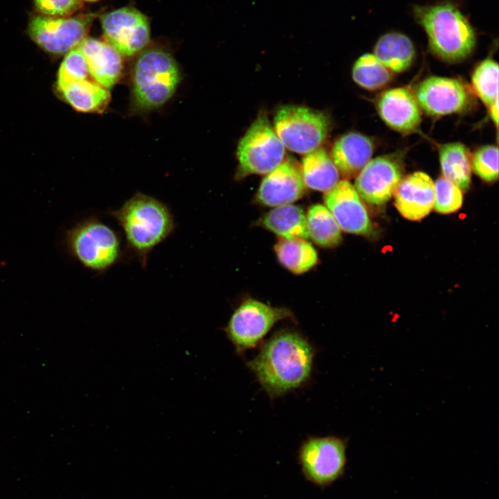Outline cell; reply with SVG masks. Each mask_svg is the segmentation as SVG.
Returning <instances> with one entry per match:
<instances>
[{
    "instance_id": "31",
    "label": "cell",
    "mask_w": 499,
    "mask_h": 499,
    "mask_svg": "<svg viewBox=\"0 0 499 499\" xmlns=\"http://www.w3.org/2000/svg\"><path fill=\"white\" fill-rule=\"evenodd\" d=\"M471 166L474 172L487 182H493L498 177V149L493 145L478 148L473 155Z\"/></svg>"
},
{
    "instance_id": "19",
    "label": "cell",
    "mask_w": 499,
    "mask_h": 499,
    "mask_svg": "<svg viewBox=\"0 0 499 499\" xmlns=\"http://www.w3.org/2000/svg\"><path fill=\"white\" fill-rule=\"evenodd\" d=\"M373 152L374 144L369 138L358 132H349L335 141L331 158L339 173L351 178L357 176L371 160Z\"/></svg>"
},
{
    "instance_id": "25",
    "label": "cell",
    "mask_w": 499,
    "mask_h": 499,
    "mask_svg": "<svg viewBox=\"0 0 499 499\" xmlns=\"http://www.w3.org/2000/svg\"><path fill=\"white\" fill-rule=\"evenodd\" d=\"M280 263L290 272L300 274L310 270L318 261L313 245L304 238H280L274 246Z\"/></svg>"
},
{
    "instance_id": "12",
    "label": "cell",
    "mask_w": 499,
    "mask_h": 499,
    "mask_svg": "<svg viewBox=\"0 0 499 499\" xmlns=\"http://www.w3.org/2000/svg\"><path fill=\"white\" fill-rule=\"evenodd\" d=\"M419 106L431 116L460 112L470 103L468 89L459 80L431 76L421 81L415 90Z\"/></svg>"
},
{
    "instance_id": "16",
    "label": "cell",
    "mask_w": 499,
    "mask_h": 499,
    "mask_svg": "<svg viewBox=\"0 0 499 499\" xmlns=\"http://www.w3.org/2000/svg\"><path fill=\"white\" fill-rule=\"evenodd\" d=\"M394 193L396 207L408 220H420L433 207L434 182L423 172H414L401 179Z\"/></svg>"
},
{
    "instance_id": "4",
    "label": "cell",
    "mask_w": 499,
    "mask_h": 499,
    "mask_svg": "<svg viewBox=\"0 0 499 499\" xmlns=\"http://www.w3.org/2000/svg\"><path fill=\"white\" fill-rule=\"evenodd\" d=\"M180 79L177 63L169 52L159 48L142 51L132 72L134 110L146 112L163 106L173 96Z\"/></svg>"
},
{
    "instance_id": "20",
    "label": "cell",
    "mask_w": 499,
    "mask_h": 499,
    "mask_svg": "<svg viewBox=\"0 0 499 499\" xmlns=\"http://www.w3.org/2000/svg\"><path fill=\"white\" fill-rule=\"evenodd\" d=\"M58 93L68 105L83 113H101L107 107L111 95L92 78L86 79L57 88Z\"/></svg>"
},
{
    "instance_id": "27",
    "label": "cell",
    "mask_w": 499,
    "mask_h": 499,
    "mask_svg": "<svg viewBox=\"0 0 499 499\" xmlns=\"http://www.w3.org/2000/svg\"><path fill=\"white\" fill-rule=\"evenodd\" d=\"M352 78L360 87L374 90L385 86L392 79V73L373 54L366 53L354 63Z\"/></svg>"
},
{
    "instance_id": "26",
    "label": "cell",
    "mask_w": 499,
    "mask_h": 499,
    "mask_svg": "<svg viewBox=\"0 0 499 499\" xmlns=\"http://www.w3.org/2000/svg\"><path fill=\"white\" fill-rule=\"evenodd\" d=\"M306 217L308 238L315 244L326 248L340 244L341 229L325 206L319 204L311 206Z\"/></svg>"
},
{
    "instance_id": "10",
    "label": "cell",
    "mask_w": 499,
    "mask_h": 499,
    "mask_svg": "<svg viewBox=\"0 0 499 499\" xmlns=\"http://www.w3.org/2000/svg\"><path fill=\"white\" fill-rule=\"evenodd\" d=\"M94 15L55 17L33 16L28 33L42 49L53 55H63L78 47L87 37Z\"/></svg>"
},
{
    "instance_id": "24",
    "label": "cell",
    "mask_w": 499,
    "mask_h": 499,
    "mask_svg": "<svg viewBox=\"0 0 499 499\" xmlns=\"http://www.w3.org/2000/svg\"><path fill=\"white\" fill-rule=\"evenodd\" d=\"M439 161L443 177L462 191L471 184V159L466 148L461 143H446L439 148Z\"/></svg>"
},
{
    "instance_id": "29",
    "label": "cell",
    "mask_w": 499,
    "mask_h": 499,
    "mask_svg": "<svg viewBox=\"0 0 499 499\" xmlns=\"http://www.w3.org/2000/svg\"><path fill=\"white\" fill-rule=\"evenodd\" d=\"M90 78L87 60L78 46L66 53L58 70L56 87Z\"/></svg>"
},
{
    "instance_id": "28",
    "label": "cell",
    "mask_w": 499,
    "mask_h": 499,
    "mask_svg": "<svg viewBox=\"0 0 499 499\" xmlns=\"http://www.w3.org/2000/svg\"><path fill=\"white\" fill-rule=\"evenodd\" d=\"M477 95L488 106L498 99V64L491 58L481 62L472 75Z\"/></svg>"
},
{
    "instance_id": "8",
    "label": "cell",
    "mask_w": 499,
    "mask_h": 499,
    "mask_svg": "<svg viewBox=\"0 0 499 499\" xmlns=\"http://www.w3.org/2000/svg\"><path fill=\"white\" fill-rule=\"evenodd\" d=\"M236 155L237 179L266 175L283 161L285 147L265 115L259 116L240 139Z\"/></svg>"
},
{
    "instance_id": "30",
    "label": "cell",
    "mask_w": 499,
    "mask_h": 499,
    "mask_svg": "<svg viewBox=\"0 0 499 499\" xmlns=\"http://www.w3.org/2000/svg\"><path fill=\"white\" fill-rule=\"evenodd\" d=\"M435 196L433 207L444 214L459 209L463 202L462 191L450 180L441 177L434 183Z\"/></svg>"
},
{
    "instance_id": "17",
    "label": "cell",
    "mask_w": 499,
    "mask_h": 499,
    "mask_svg": "<svg viewBox=\"0 0 499 499\" xmlns=\"http://www.w3.org/2000/svg\"><path fill=\"white\" fill-rule=\"evenodd\" d=\"M377 110L383 121L401 132L415 130L421 122L419 106L411 91L403 87L382 93L377 100Z\"/></svg>"
},
{
    "instance_id": "6",
    "label": "cell",
    "mask_w": 499,
    "mask_h": 499,
    "mask_svg": "<svg viewBox=\"0 0 499 499\" xmlns=\"http://www.w3.org/2000/svg\"><path fill=\"white\" fill-rule=\"evenodd\" d=\"M274 130L285 148L306 155L320 147L330 128L329 117L306 107H281L274 118Z\"/></svg>"
},
{
    "instance_id": "15",
    "label": "cell",
    "mask_w": 499,
    "mask_h": 499,
    "mask_svg": "<svg viewBox=\"0 0 499 499\" xmlns=\"http://www.w3.org/2000/svg\"><path fill=\"white\" fill-rule=\"evenodd\" d=\"M305 188L300 167L286 157L262 180L256 202L272 207L292 204L304 195Z\"/></svg>"
},
{
    "instance_id": "23",
    "label": "cell",
    "mask_w": 499,
    "mask_h": 499,
    "mask_svg": "<svg viewBox=\"0 0 499 499\" xmlns=\"http://www.w3.org/2000/svg\"><path fill=\"white\" fill-rule=\"evenodd\" d=\"M300 169L305 186L313 190L326 193L339 182L340 173L322 147L305 155Z\"/></svg>"
},
{
    "instance_id": "2",
    "label": "cell",
    "mask_w": 499,
    "mask_h": 499,
    "mask_svg": "<svg viewBox=\"0 0 499 499\" xmlns=\"http://www.w3.org/2000/svg\"><path fill=\"white\" fill-rule=\"evenodd\" d=\"M107 213L122 229L126 250L143 268L146 267L152 250L170 236L177 225L167 204L141 192Z\"/></svg>"
},
{
    "instance_id": "32",
    "label": "cell",
    "mask_w": 499,
    "mask_h": 499,
    "mask_svg": "<svg viewBox=\"0 0 499 499\" xmlns=\"http://www.w3.org/2000/svg\"><path fill=\"white\" fill-rule=\"evenodd\" d=\"M81 0H35L37 11L42 15L68 17L80 8Z\"/></svg>"
},
{
    "instance_id": "11",
    "label": "cell",
    "mask_w": 499,
    "mask_h": 499,
    "mask_svg": "<svg viewBox=\"0 0 499 499\" xmlns=\"http://www.w3.org/2000/svg\"><path fill=\"white\" fill-rule=\"evenodd\" d=\"M101 25L106 42L122 56L141 52L150 40L148 19L134 8L123 7L105 14Z\"/></svg>"
},
{
    "instance_id": "5",
    "label": "cell",
    "mask_w": 499,
    "mask_h": 499,
    "mask_svg": "<svg viewBox=\"0 0 499 499\" xmlns=\"http://www.w3.org/2000/svg\"><path fill=\"white\" fill-rule=\"evenodd\" d=\"M65 241L71 255L91 271L103 273L123 259L124 252L119 234L94 216L70 228Z\"/></svg>"
},
{
    "instance_id": "22",
    "label": "cell",
    "mask_w": 499,
    "mask_h": 499,
    "mask_svg": "<svg viewBox=\"0 0 499 499\" xmlns=\"http://www.w3.org/2000/svg\"><path fill=\"white\" fill-rule=\"evenodd\" d=\"M259 223L281 238H308L306 214L300 207L292 204L273 207Z\"/></svg>"
},
{
    "instance_id": "21",
    "label": "cell",
    "mask_w": 499,
    "mask_h": 499,
    "mask_svg": "<svg viewBox=\"0 0 499 499\" xmlns=\"http://www.w3.org/2000/svg\"><path fill=\"white\" fill-rule=\"evenodd\" d=\"M373 55L391 71L401 72L413 62L415 49L407 35L392 31L378 38Z\"/></svg>"
},
{
    "instance_id": "18",
    "label": "cell",
    "mask_w": 499,
    "mask_h": 499,
    "mask_svg": "<svg viewBox=\"0 0 499 499\" xmlns=\"http://www.w3.org/2000/svg\"><path fill=\"white\" fill-rule=\"evenodd\" d=\"M79 47L85 57L91 78L110 90L122 76V55L106 41L92 37H87Z\"/></svg>"
},
{
    "instance_id": "34",
    "label": "cell",
    "mask_w": 499,
    "mask_h": 499,
    "mask_svg": "<svg viewBox=\"0 0 499 499\" xmlns=\"http://www.w3.org/2000/svg\"><path fill=\"white\" fill-rule=\"evenodd\" d=\"M84 1H98V0H84Z\"/></svg>"
},
{
    "instance_id": "1",
    "label": "cell",
    "mask_w": 499,
    "mask_h": 499,
    "mask_svg": "<svg viewBox=\"0 0 499 499\" xmlns=\"http://www.w3.org/2000/svg\"><path fill=\"white\" fill-rule=\"evenodd\" d=\"M313 357L312 346L301 334L282 330L266 340L247 365L265 391L275 397L307 382Z\"/></svg>"
},
{
    "instance_id": "33",
    "label": "cell",
    "mask_w": 499,
    "mask_h": 499,
    "mask_svg": "<svg viewBox=\"0 0 499 499\" xmlns=\"http://www.w3.org/2000/svg\"><path fill=\"white\" fill-rule=\"evenodd\" d=\"M489 113L490 116L496 124V127H498V99L496 100L494 103H493L491 105L489 106Z\"/></svg>"
},
{
    "instance_id": "3",
    "label": "cell",
    "mask_w": 499,
    "mask_h": 499,
    "mask_svg": "<svg viewBox=\"0 0 499 499\" xmlns=\"http://www.w3.org/2000/svg\"><path fill=\"white\" fill-rule=\"evenodd\" d=\"M416 21L424 29L430 50L441 59L457 62L466 58L476 44L475 30L467 17L450 1L415 6Z\"/></svg>"
},
{
    "instance_id": "13",
    "label": "cell",
    "mask_w": 499,
    "mask_h": 499,
    "mask_svg": "<svg viewBox=\"0 0 499 499\" xmlns=\"http://www.w3.org/2000/svg\"><path fill=\"white\" fill-rule=\"evenodd\" d=\"M402 179V168L392 156L371 159L357 175L354 188L359 196L373 205H382L390 200Z\"/></svg>"
},
{
    "instance_id": "14",
    "label": "cell",
    "mask_w": 499,
    "mask_h": 499,
    "mask_svg": "<svg viewBox=\"0 0 499 499\" xmlns=\"http://www.w3.org/2000/svg\"><path fill=\"white\" fill-rule=\"evenodd\" d=\"M324 201L341 230L358 235L371 231L368 213L356 189L348 180L339 181L326 192Z\"/></svg>"
},
{
    "instance_id": "9",
    "label": "cell",
    "mask_w": 499,
    "mask_h": 499,
    "mask_svg": "<svg viewBox=\"0 0 499 499\" xmlns=\"http://www.w3.org/2000/svg\"><path fill=\"white\" fill-rule=\"evenodd\" d=\"M286 319H294L289 309L247 299L235 309L224 331L236 351L243 353L256 347L276 323Z\"/></svg>"
},
{
    "instance_id": "7",
    "label": "cell",
    "mask_w": 499,
    "mask_h": 499,
    "mask_svg": "<svg viewBox=\"0 0 499 499\" xmlns=\"http://www.w3.org/2000/svg\"><path fill=\"white\" fill-rule=\"evenodd\" d=\"M347 441L338 437H310L300 446L297 460L308 482L326 488L342 478L346 471Z\"/></svg>"
}]
</instances>
